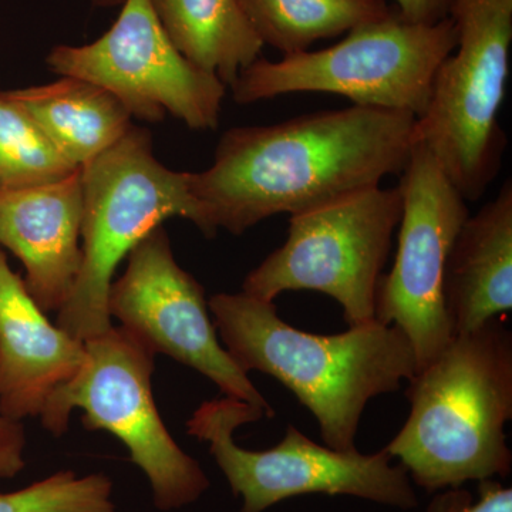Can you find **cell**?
Segmentation results:
<instances>
[{"label":"cell","mask_w":512,"mask_h":512,"mask_svg":"<svg viewBox=\"0 0 512 512\" xmlns=\"http://www.w3.org/2000/svg\"><path fill=\"white\" fill-rule=\"evenodd\" d=\"M416 117L350 106L271 126L235 127L221 137L210 168L190 173L212 234H244L278 214L318 208L402 174Z\"/></svg>","instance_id":"1"},{"label":"cell","mask_w":512,"mask_h":512,"mask_svg":"<svg viewBox=\"0 0 512 512\" xmlns=\"http://www.w3.org/2000/svg\"><path fill=\"white\" fill-rule=\"evenodd\" d=\"M218 336L244 372L284 384L315 416L325 446L355 451L370 400L397 392L417 373L402 330L379 320L338 335H315L286 323L274 302L248 293H217L208 301Z\"/></svg>","instance_id":"2"},{"label":"cell","mask_w":512,"mask_h":512,"mask_svg":"<svg viewBox=\"0 0 512 512\" xmlns=\"http://www.w3.org/2000/svg\"><path fill=\"white\" fill-rule=\"evenodd\" d=\"M410 414L384 447L427 493L510 476L512 333L493 319L454 336L409 380Z\"/></svg>","instance_id":"3"},{"label":"cell","mask_w":512,"mask_h":512,"mask_svg":"<svg viewBox=\"0 0 512 512\" xmlns=\"http://www.w3.org/2000/svg\"><path fill=\"white\" fill-rule=\"evenodd\" d=\"M82 170V266L56 325L87 340L113 328L109 298L117 266L154 229L184 218L214 238L190 173L170 170L154 156L144 128L131 127L119 143Z\"/></svg>","instance_id":"4"},{"label":"cell","mask_w":512,"mask_h":512,"mask_svg":"<svg viewBox=\"0 0 512 512\" xmlns=\"http://www.w3.org/2000/svg\"><path fill=\"white\" fill-rule=\"evenodd\" d=\"M456 49L434 77L414 144L430 151L466 201H477L500 171L507 136L498 114L507 92L512 0H450Z\"/></svg>","instance_id":"5"},{"label":"cell","mask_w":512,"mask_h":512,"mask_svg":"<svg viewBox=\"0 0 512 512\" xmlns=\"http://www.w3.org/2000/svg\"><path fill=\"white\" fill-rule=\"evenodd\" d=\"M453 20L412 23L390 18L350 30L326 49L261 59L239 73L231 86L238 104L292 93L339 94L353 106L403 111L420 117L429 104L434 77L456 49Z\"/></svg>","instance_id":"6"},{"label":"cell","mask_w":512,"mask_h":512,"mask_svg":"<svg viewBox=\"0 0 512 512\" xmlns=\"http://www.w3.org/2000/svg\"><path fill=\"white\" fill-rule=\"evenodd\" d=\"M269 417L254 404L222 397L204 402L187 423L190 436L210 444V453L227 478L241 512H265L299 495H345L397 510L419 505L416 488L387 451L363 454L320 446L289 424L275 447L252 451L239 447L235 430Z\"/></svg>","instance_id":"7"},{"label":"cell","mask_w":512,"mask_h":512,"mask_svg":"<svg viewBox=\"0 0 512 512\" xmlns=\"http://www.w3.org/2000/svg\"><path fill=\"white\" fill-rule=\"evenodd\" d=\"M86 362L47 400L43 427L63 436L70 414L82 409L87 430H104L126 446L148 478L154 505L180 510L200 500L210 480L200 463L175 443L154 402V355L123 326L84 342Z\"/></svg>","instance_id":"8"},{"label":"cell","mask_w":512,"mask_h":512,"mask_svg":"<svg viewBox=\"0 0 512 512\" xmlns=\"http://www.w3.org/2000/svg\"><path fill=\"white\" fill-rule=\"evenodd\" d=\"M402 212L400 188L376 185L291 215L284 245L249 272L242 292L268 302L288 291L325 293L349 328L372 322Z\"/></svg>","instance_id":"9"},{"label":"cell","mask_w":512,"mask_h":512,"mask_svg":"<svg viewBox=\"0 0 512 512\" xmlns=\"http://www.w3.org/2000/svg\"><path fill=\"white\" fill-rule=\"evenodd\" d=\"M47 66L60 76L103 87L131 117L158 123L165 114L192 130L220 123L227 86L181 55L150 0H124L114 25L90 45L56 46Z\"/></svg>","instance_id":"10"},{"label":"cell","mask_w":512,"mask_h":512,"mask_svg":"<svg viewBox=\"0 0 512 512\" xmlns=\"http://www.w3.org/2000/svg\"><path fill=\"white\" fill-rule=\"evenodd\" d=\"M403 212L393 268L380 281L376 320L409 339L417 373L453 340L443 299L447 256L470 211L427 148L414 144L400 183Z\"/></svg>","instance_id":"11"},{"label":"cell","mask_w":512,"mask_h":512,"mask_svg":"<svg viewBox=\"0 0 512 512\" xmlns=\"http://www.w3.org/2000/svg\"><path fill=\"white\" fill-rule=\"evenodd\" d=\"M109 311L154 355L170 356L217 384L224 396L275 416L248 373L221 345L204 288L177 264L163 227L128 255L126 272L111 285Z\"/></svg>","instance_id":"12"},{"label":"cell","mask_w":512,"mask_h":512,"mask_svg":"<svg viewBox=\"0 0 512 512\" xmlns=\"http://www.w3.org/2000/svg\"><path fill=\"white\" fill-rule=\"evenodd\" d=\"M82 170L57 183L0 191V248L22 262L43 312L60 311L82 266Z\"/></svg>","instance_id":"13"},{"label":"cell","mask_w":512,"mask_h":512,"mask_svg":"<svg viewBox=\"0 0 512 512\" xmlns=\"http://www.w3.org/2000/svg\"><path fill=\"white\" fill-rule=\"evenodd\" d=\"M0 248V414H42L52 394L86 362V345L53 325Z\"/></svg>","instance_id":"14"},{"label":"cell","mask_w":512,"mask_h":512,"mask_svg":"<svg viewBox=\"0 0 512 512\" xmlns=\"http://www.w3.org/2000/svg\"><path fill=\"white\" fill-rule=\"evenodd\" d=\"M443 299L453 336L512 311L511 180L458 231L444 268Z\"/></svg>","instance_id":"15"},{"label":"cell","mask_w":512,"mask_h":512,"mask_svg":"<svg viewBox=\"0 0 512 512\" xmlns=\"http://www.w3.org/2000/svg\"><path fill=\"white\" fill-rule=\"evenodd\" d=\"M70 164L82 168L126 136L131 116L116 96L76 77L5 92Z\"/></svg>","instance_id":"16"},{"label":"cell","mask_w":512,"mask_h":512,"mask_svg":"<svg viewBox=\"0 0 512 512\" xmlns=\"http://www.w3.org/2000/svg\"><path fill=\"white\" fill-rule=\"evenodd\" d=\"M173 45L192 64L232 86L261 56L256 35L238 0H150Z\"/></svg>","instance_id":"17"},{"label":"cell","mask_w":512,"mask_h":512,"mask_svg":"<svg viewBox=\"0 0 512 512\" xmlns=\"http://www.w3.org/2000/svg\"><path fill=\"white\" fill-rule=\"evenodd\" d=\"M261 42L284 56L390 18L386 0H238Z\"/></svg>","instance_id":"18"},{"label":"cell","mask_w":512,"mask_h":512,"mask_svg":"<svg viewBox=\"0 0 512 512\" xmlns=\"http://www.w3.org/2000/svg\"><path fill=\"white\" fill-rule=\"evenodd\" d=\"M35 120L0 93V191L57 183L76 173Z\"/></svg>","instance_id":"19"},{"label":"cell","mask_w":512,"mask_h":512,"mask_svg":"<svg viewBox=\"0 0 512 512\" xmlns=\"http://www.w3.org/2000/svg\"><path fill=\"white\" fill-rule=\"evenodd\" d=\"M111 493L113 483L104 474L57 471L22 490L0 493V512H117Z\"/></svg>","instance_id":"20"},{"label":"cell","mask_w":512,"mask_h":512,"mask_svg":"<svg viewBox=\"0 0 512 512\" xmlns=\"http://www.w3.org/2000/svg\"><path fill=\"white\" fill-rule=\"evenodd\" d=\"M424 512H512V488L498 480L478 483V497L467 488H447L431 497Z\"/></svg>","instance_id":"21"},{"label":"cell","mask_w":512,"mask_h":512,"mask_svg":"<svg viewBox=\"0 0 512 512\" xmlns=\"http://www.w3.org/2000/svg\"><path fill=\"white\" fill-rule=\"evenodd\" d=\"M26 431L22 421L0 414V478H15L22 473L25 461Z\"/></svg>","instance_id":"22"},{"label":"cell","mask_w":512,"mask_h":512,"mask_svg":"<svg viewBox=\"0 0 512 512\" xmlns=\"http://www.w3.org/2000/svg\"><path fill=\"white\" fill-rule=\"evenodd\" d=\"M448 3L450 0H396L400 18L426 25L448 18Z\"/></svg>","instance_id":"23"},{"label":"cell","mask_w":512,"mask_h":512,"mask_svg":"<svg viewBox=\"0 0 512 512\" xmlns=\"http://www.w3.org/2000/svg\"><path fill=\"white\" fill-rule=\"evenodd\" d=\"M93 2L101 8H113V6L123 5L124 0H93Z\"/></svg>","instance_id":"24"}]
</instances>
